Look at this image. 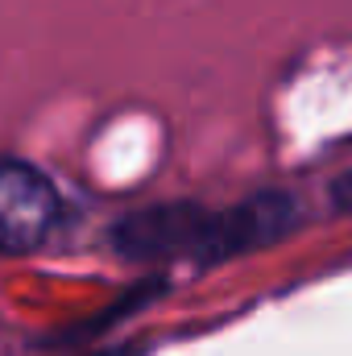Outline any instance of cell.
Here are the masks:
<instances>
[{
	"label": "cell",
	"mask_w": 352,
	"mask_h": 356,
	"mask_svg": "<svg viewBox=\"0 0 352 356\" xmlns=\"http://www.w3.org/2000/svg\"><path fill=\"white\" fill-rule=\"evenodd\" d=\"M211 211L199 203H158L112 224V249L129 261H170L203 253Z\"/></svg>",
	"instance_id": "cell-1"
},
{
	"label": "cell",
	"mask_w": 352,
	"mask_h": 356,
	"mask_svg": "<svg viewBox=\"0 0 352 356\" xmlns=\"http://www.w3.org/2000/svg\"><path fill=\"white\" fill-rule=\"evenodd\" d=\"M298 220V203L286 195V191H262V195H249L224 211H211V224H207V241H203V253L199 261L203 266H216V261H228V257H241V253H253L265 249L273 241H282Z\"/></svg>",
	"instance_id": "cell-2"
},
{
	"label": "cell",
	"mask_w": 352,
	"mask_h": 356,
	"mask_svg": "<svg viewBox=\"0 0 352 356\" xmlns=\"http://www.w3.org/2000/svg\"><path fill=\"white\" fill-rule=\"evenodd\" d=\"M63 199L50 178L25 162H0V249L29 253L58 228Z\"/></svg>",
	"instance_id": "cell-3"
},
{
	"label": "cell",
	"mask_w": 352,
	"mask_h": 356,
	"mask_svg": "<svg viewBox=\"0 0 352 356\" xmlns=\"http://www.w3.org/2000/svg\"><path fill=\"white\" fill-rule=\"evenodd\" d=\"M332 203H336V211H352V170L332 182Z\"/></svg>",
	"instance_id": "cell-4"
}]
</instances>
